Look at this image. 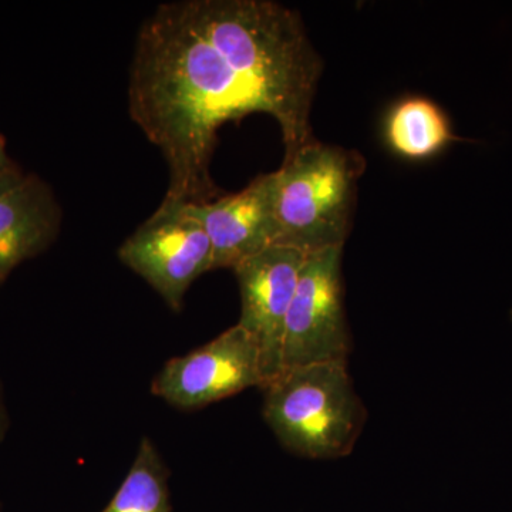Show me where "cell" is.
<instances>
[{
    "mask_svg": "<svg viewBox=\"0 0 512 512\" xmlns=\"http://www.w3.org/2000/svg\"><path fill=\"white\" fill-rule=\"evenodd\" d=\"M359 153L312 140L275 171L276 244L311 255L343 248L352 227Z\"/></svg>",
    "mask_w": 512,
    "mask_h": 512,
    "instance_id": "cell-3",
    "label": "cell"
},
{
    "mask_svg": "<svg viewBox=\"0 0 512 512\" xmlns=\"http://www.w3.org/2000/svg\"><path fill=\"white\" fill-rule=\"evenodd\" d=\"M306 258L299 249L272 245L232 269L241 293L238 325L258 345L264 387L284 369L285 320Z\"/></svg>",
    "mask_w": 512,
    "mask_h": 512,
    "instance_id": "cell-8",
    "label": "cell"
},
{
    "mask_svg": "<svg viewBox=\"0 0 512 512\" xmlns=\"http://www.w3.org/2000/svg\"><path fill=\"white\" fill-rule=\"evenodd\" d=\"M211 46L265 101L285 156L315 140L311 110L323 63L301 16L271 0H184Z\"/></svg>",
    "mask_w": 512,
    "mask_h": 512,
    "instance_id": "cell-2",
    "label": "cell"
},
{
    "mask_svg": "<svg viewBox=\"0 0 512 512\" xmlns=\"http://www.w3.org/2000/svg\"><path fill=\"white\" fill-rule=\"evenodd\" d=\"M6 427H8V421H6L5 409H3L2 399H0V440L5 436Z\"/></svg>",
    "mask_w": 512,
    "mask_h": 512,
    "instance_id": "cell-15",
    "label": "cell"
},
{
    "mask_svg": "<svg viewBox=\"0 0 512 512\" xmlns=\"http://www.w3.org/2000/svg\"><path fill=\"white\" fill-rule=\"evenodd\" d=\"M128 111L167 163L164 201L183 204L217 197L211 161L220 128L268 114L262 97L198 32L183 2L158 6L138 30Z\"/></svg>",
    "mask_w": 512,
    "mask_h": 512,
    "instance_id": "cell-1",
    "label": "cell"
},
{
    "mask_svg": "<svg viewBox=\"0 0 512 512\" xmlns=\"http://www.w3.org/2000/svg\"><path fill=\"white\" fill-rule=\"evenodd\" d=\"M384 138L394 154L412 161L439 156L460 140L447 114L426 97L397 101L384 121Z\"/></svg>",
    "mask_w": 512,
    "mask_h": 512,
    "instance_id": "cell-11",
    "label": "cell"
},
{
    "mask_svg": "<svg viewBox=\"0 0 512 512\" xmlns=\"http://www.w3.org/2000/svg\"><path fill=\"white\" fill-rule=\"evenodd\" d=\"M342 249L308 255L302 266L285 320L284 369L348 360L352 343L343 303Z\"/></svg>",
    "mask_w": 512,
    "mask_h": 512,
    "instance_id": "cell-6",
    "label": "cell"
},
{
    "mask_svg": "<svg viewBox=\"0 0 512 512\" xmlns=\"http://www.w3.org/2000/svg\"><path fill=\"white\" fill-rule=\"evenodd\" d=\"M264 419L298 456H348L366 421L345 362L289 367L264 387Z\"/></svg>",
    "mask_w": 512,
    "mask_h": 512,
    "instance_id": "cell-4",
    "label": "cell"
},
{
    "mask_svg": "<svg viewBox=\"0 0 512 512\" xmlns=\"http://www.w3.org/2000/svg\"><path fill=\"white\" fill-rule=\"evenodd\" d=\"M184 207L210 238L212 271L234 269L276 244L275 173L259 175L237 194Z\"/></svg>",
    "mask_w": 512,
    "mask_h": 512,
    "instance_id": "cell-9",
    "label": "cell"
},
{
    "mask_svg": "<svg viewBox=\"0 0 512 512\" xmlns=\"http://www.w3.org/2000/svg\"><path fill=\"white\" fill-rule=\"evenodd\" d=\"M62 217L52 187L35 174L0 195V284L56 241Z\"/></svg>",
    "mask_w": 512,
    "mask_h": 512,
    "instance_id": "cell-10",
    "label": "cell"
},
{
    "mask_svg": "<svg viewBox=\"0 0 512 512\" xmlns=\"http://www.w3.org/2000/svg\"><path fill=\"white\" fill-rule=\"evenodd\" d=\"M264 383L258 345L237 323L207 345L168 360L151 392L175 409L197 410Z\"/></svg>",
    "mask_w": 512,
    "mask_h": 512,
    "instance_id": "cell-7",
    "label": "cell"
},
{
    "mask_svg": "<svg viewBox=\"0 0 512 512\" xmlns=\"http://www.w3.org/2000/svg\"><path fill=\"white\" fill-rule=\"evenodd\" d=\"M101 512H171L168 470L153 441L141 440L126 480Z\"/></svg>",
    "mask_w": 512,
    "mask_h": 512,
    "instance_id": "cell-12",
    "label": "cell"
},
{
    "mask_svg": "<svg viewBox=\"0 0 512 512\" xmlns=\"http://www.w3.org/2000/svg\"><path fill=\"white\" fill-rule=\"evenodd\" d=\"M511 319H512V311H511Z\"/></svg>",
    "mask_w": 512,
    "mask_h": 512,
    "instance_id": "cell-16",
    "label": "cell"
},
{
    "mask_svg": "<svg viewBox=\"0 0 512 512\" xmlns=\"http://www.w3.org/2000/svg\"><path fill=\"white\" fill-rule=\"evenodd\" d=\"M119 258L175 312L183 309L190 286L212 271L210 238L181 202H161L121 244Z\"/></svg>",
    "mask_w": 512,
    "mask_h": 512,
    "instance_id": "cell-5",
    "label": "cell"
},
{
    "mask_svg": "<svg viewBox=\"0 0 512 512\" xmlns=\"http://www.w3.org/2000/svg\"><path fill=\"white\" fill-rule=\"evenodd\" d=\"M25 175L26 174H23V171L20 170L19 165H13V167L8 168V170L0 171V195L10 190L13 185L18 184Z\"/></svg>",
    "mask_w": 512,
    "mask_h": 512,
    "instance_id": "cell-13",
    "label": "cell"
},
{
    "mask_svg": "<svg viewBox=\"0 0 512 512\" xmlns=\"http://www.w3.org/2000/svg\"><path fill=\"white\" fill-rule=\"evenodd\" d=\"M16 165L10 160L8 153H6V143L5 138L0 136V171L8 170V168Z\"/></svg>",
    "mask_w": 512,
    "mask_h": 512,
    "instance_id": "cell-14",
    "label": "cell"
}]
</instances>
